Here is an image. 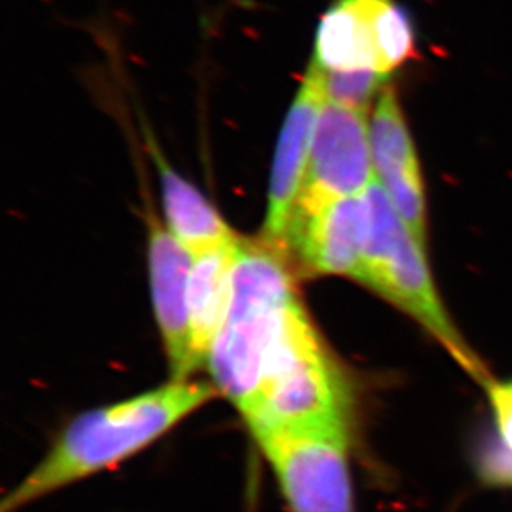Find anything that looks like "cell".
Wrapping results in <instances>:
<instances>
[{
	"instance_id": "obj_7",
	"label": "cell",
	"mask_w": 512,
	"mask_h": 512,
	"mask_svg": "<svg viewBox=\"0 0 512 512\" xmlns=\"http://www.w3.org/2000/svg\"><path fill=\"white\" fill-rule=\"evenodd\" d=\"M193 256L148 214V272L156 324L173 380H189L196 373L191 353L188 290Z\"/></svg>"
},
{
	"instance_id": "obj_8",
	"label": "cell",
	"mask_w": 512,
	"mask_h": 512,
	"mask_svg": "<svg viewBox=\"0 0 512 512\" xmlns=\"http://www.w3.org/2000/svg\"><path fill=\"white\" fill-rule=\"evenodd\" d=\"M373 170L406 229L426 242L425 181L397 93L388 85L370 120Z\"/></svg>"
},
{
	"instance_id": "obj_2",
	"label": "cell",
	"mask_w": 512,
	"mask_h": 512,
	"mask_svg": "<svg viewBox=\"0 0 512 512\" xmlns=\"http://www.w3.org/2000/svg\"><path fill=\"white\" fill-rule=\"evenodd\" d=\"M219 397L211 382L173 380L125 400L78 413L44 458L10 489L0 512H19L60 489L115 468L168 435Z\"/></svg>"
},
{
	"instance_id": "obj_9",
	"label": "cell",
	"mask_w": 512,
	"mask_h": 512,
	"mask_svg": "<svg viewBox=\"0 0 512 512\" xmlns=\"http://www.w3.org/2000/svg\"><path fill=\"white\" fill-rule=\"evenodd\" d=\"M324 102L319 80L309 68L285 116L269 183V204L261 239L281 251L290 216L304 186L315 125Z\"/></svg>"
},
{
	"instance_id": "obj_1",
	"label": "cell",
	"mask_w": 512,
	"mask_h": 512,
	"mask_svg": "<svg viewBox=\"0 0 512 512\" xmlns=\"http://www.w3.org/2000/svg\"><path fill=\"white\" fill-rule=\"evenodd\" d=\"M310 320L289 259L262 239L237 242L223 319L209 347L211 383L244 416L285 345Z\"/></svg>"
},
{
	"instance_id": "obj_5",
	"label": "cell",
	"mask_w": 512,
	"mask_h": 512,
	"mask_svg": "<svg viewBox=\"0 0 512 512\" xmlns=\"http://www.w3.org/2000/svg\"><path fill=\"white\" fill-rule=\"evenodd\" d=\"M368 112L324 102L315 125L304 186L292 214H310L367 191L377 179Z\"/></svg>"
},
{
	"instance_id": "obj_11",
	"label": "cell",
	"mask_w": 512,
	"mask_h": 512,
	"mask_svg": "<svg viewBox=\"0 0 512 512\" xmlns=\"http://www.w3.org/2000/svg\"><path fill=\"white\" fill-rule=\"evenodd\" d=\"M237 242H228L193 256L189 277L188 307L191 353L196 372L206 367L209 347L228 304Z\"/></svg>"
},
{
	"instance_id": "obj_3",
	"label": "cell",
	"mask_w": 512,
	"mask_h": 512,
	"mask_svg": "<svg viewBox=\"0 0 512 512\" xmlns=\"http://www.w3.org/2000/svg\"><path fill=\"white\" fill-rule=\"evenodd\" d=\"M363 198L368 228L358 284L415 320L466 375L486 387L494 377L446 310L431 274L425 244L406 229L377 179Z\"/></svg>"
},
{
	"instance_id": "obj_12",
	"label": "cell",
	"mask_w": 512,
	"mask_h": 512,
	"mask_svg": "<svg viewBox=\"0 0 512 512\" xmlns=\"http://www.w3.org/2000/svg\"><path fill=\"white\" fill-rule=\"evenodd\" d=\"M491 410V441L479 459L481 478L491 486L512 489V378L496 380L486 387Z\"/></svg>"
},
{
	"instance_id": "obj_4",
	"label": "cell",
	"mask_w": 512,
	"mask_h": 512,
	"mask_svg": "<svg viewBox=\"0 0 512 512\" xmlns=\"http://www.w3.org/2000/svg\"><path fill=\"white\" fill-rule=\"evenodd\" d=\"M292 512H355L352 425L300 426L252 433Z\"/></svg>"
},
{
	"instance_id": "obj_6",
	"label": "cell",
	"mask_w": 512,
	"mask_h": 512,
	"mask_svg": "<svg viewBox=\"0 0 512 512\" xmlns=\"http://www.w3.org/2000/svg\"><path fill=\"white\" fill-rule=\"evenodd\" d=\"M367 228L363 194L339 199L315 213L292 214L282 251L292 269L304 276L357 281Z\"/></svg>"
},
{
	"instance_id": "obj_13",
	"label": "cell",
	"mask_w": 512,
	"mask_h": 512,
	"mask_svg": "<svg viewBox=\"0 0 512 512\" xmlns=\"http://www.w3.org/2000/svg\"><path fill=\"white\" fill-rule=\"evenodd\" d=\"M319 80L325 102L368 112L372 102L388 87L390 75L375 70H322L310 63Z\"/></svg>"
},
{
	"instance_id": "obj_10",
	"label": "cell",
	"mask_w": 512,
	"mask_h": 512,
	"mask_svg": "<svg viewBox=\"0 0 512 512\" xmlns=\"http://www.w3.org/2000/svg\"><path fill=\"white\" fill-rule=\"evenodd\" d=\"M150 150L160 173L168 229L186 251L196 256L236 241L239 236L229 228L208 198L166 163L155 143H150Z\"/></svg>"
}]
</instances>
